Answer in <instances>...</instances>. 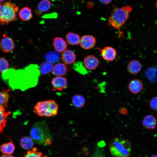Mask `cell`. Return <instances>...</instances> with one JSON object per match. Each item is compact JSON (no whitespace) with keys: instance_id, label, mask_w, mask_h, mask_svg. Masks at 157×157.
<instances>
[{"instance_id":"cell-23","label":"cell","mask_w":157,"mask_h":157,"mask_svg":"<svg viewBox=\"0 0 157 157\" xmlns=\"http://www.w3.org/2000/svg\"><path fill=\"white\" fill-rule=\"evenodd\" d=\"M0 145V149L4 154H12L15 149V145L12 141Z\"/></svg>"},{"instance_id":"cell-6","label":"cell","mask_w":157,"mask_h":157,"mask_svg":"<svg viewBox=\"0 0 157 157\" xmlns=\"http://www.w3.org/2000/svg\"><path fill=\"white\" fill-rule=\"evenodd\" d=\"M96 48L101 51L102 58L106 61H112L117 56V52L111 47L106 46L102 49L98 47Z\"/></svg>"},{"instance_id":"cell-32","label":"cell","mask_w":157,"mask_h":157,"mask_svg":"<svg viewBox=\"0 0 157 157\" xmlns=\"http://www.w3.org/2000/svg\"><path fill=\"white\" fill-rule=\"evenodd\" d=\"M0 157H14L10 154H4L2 155Z\"/></svg>"},{"instance_id":"cell-20","label":"cell","mask_w":157,"mask_h":157,"mask_svg":"<svg viewBox=\"0 0 157 157\" xmlns=\"http://www.w3.org/2000/svg\"><path fill=\"white\" fill-rule=\"evenodd\" d=\"M18 15L20 19L23 21H28L32 17L31 10L27 7H24L20 10Z\"/></svg>"},{"instance_id":"cell-27","label":"cell","mask_w":157,"mask_h":157,"mask_svg":"<svg viewBox=\"0 0 157 157\" xmlns=\"http://www.w3.org/2000/svg\"><path fill=\"white\" fill-rule=\"evenodd\" d=\"M73 67L75 70L81 74L85 75L88 73L87 69L81 62H78L74 63Z\"/></svg>"},{"instance_id":"cell-25","label":"cell","mask_w":157,"mask_h":157,"mask_svg":"<svg viewBox=\"0 0 157 157\" xmlns=\"http://www.w3.org/2000/svg\"><path fill=\"white\" fill-rule=\"evenodd\" d=\"M53 65V64L46 61L43 62L40 65L39 72L43 75H46L52 72Z\"/></svg>"},{"instance_id":"cell-11","label":"cell","mask_w":157,"mask_h":157,"mask_svg":"<svg viewBox=\"0 0 157 157\" xmlns=\"http://www.w3.org/2000/svg\"><path fill=\"white\" fill-rule=\"evenodd\" d=\"M144 87L143 84L140 79H134L131 80L129 83L128 88L129 91L134 94L140 92Z\"/></svg>"},{"instance_id":"cell-7","label":"cell","mask_w":157,"mask_h":157,"mask_svg":"<svg viewBox=\"0 0 157 157\" xmlns=\"http://www.w3.org/2000/svg\"><path fill=\"white\" fill-rule=\"evenodd\" d=\"M96 38L91 35H86L81 38L79 44L83 49L88 50L93 48L96 44Z\"/></svg>"},{"instance_id":"cell-24","label":"cell","mask_w":157,"mask_h":157,"mask_svg":"<svg viewBox=\"0 0 157 157\" xmlns=\"http://www.w3.org/2000/svg\"><path fill=\"white\" fill-rule=\"evenodd\" d=\"M21 147L25 150H29L32 148L34 145V142L31 138L29 136H24L20 140Z\"/></svg>"},{"instance_id":"cell-5","label":"cell","mask_w":157,"mask_h":157,"mask_svg":"<svg viewBox=\"0 0 157 157\" xmlns=\"http://www.w3.org/2000/svg\"><path fill=\"white\" fill-rule=\"evenodd\" d=\"M18 6L10 1L0 2V25L8 24L18 18Z\"/></svg>"},{"instance_id":"cell-2","label":"cell","mask_w":157,"mask_h":157,"mask_svg":"<svg viewBox=\"0 0 157 157\" xmlns=\"http://www.w3.org/2000/svg\"><path fill=\"white\" fill-rule=\"evenodd\" d=\"M132 10L131 6L127 5L121 8L113 6L111 14L108 21V25L117 29L119 34L121 36L122 32L120 29L128 19L129 13Z\"/></svg>"},{"instance_id":"cell-26","label":"cell","mask_w":157,"mask_h":157,"mask_svg":"<svg viewBox=\"0 0 157 157\" xmlns=\"http://www.w3.org/2000/svg\"><path fill=\"white\" fill-rule=\"evenodd\" d=\"M45 58L47 61L52 64L58 62L60 59L59 53L55 51H51L46 53Z\"/></svg>"},{"instance_id":"cell-16","label":"cell","mask_w":157,"mask_h":157,"mask_svg":"<svg viewBox=\"0 0 157 157\" xmlns=\"http://www.w3.org/2000/svg\"><path fill=\"white\" fill-rule=\"evenodd\" d=\"M142 68V65L137 60H132L128 63L127 69L129 73L132 75H135L138 73Z\"/></svg>"},{"instance_id":"cell-28","label":"cell","mask_w":157,"mask_h":157,"mask_svg":"<svg viewBox=\"0 0 157 157\" xmlns=\"http://www.w3.org/2000/svg\"><path fill=\"white\" fill-rule=\"evenodd\" d=\"M9 63L6 59L4 57H0V73H3L8 69Z\"/></svg>"},{"instance_id":"cell-18","label":"cell","mask_w":157,"mask_h":157,"mask_svg":"<svg viewBox=\"0 0 157 157\" xmlns=\"http://www.w3.org/2000/svg\"><path fill=\"white\" fill-rule=\"evenodd\" d=\"M66 39L67 43L71 45L76 46L79 44L81 38L78 34L70 32L66 34Z\"/></svg>"},{"instance_id":"cell-13","label":"cell","mask_w":157,"mask_h":157,"mask_svg":"<svg viewBox=\"0 0 157 157\" xmlns=\"http://www.w3.org/2000/svg\"><path fill=\"white\" fill-rule=\"evenodd\" d=\"M157 123L155 117L151 114L145 116L142 121V126L145 129L150 130L155 129Z\"/></svg>"},{"instance_id":"cell-8","label":"cell","mask_w":157,"mask_h":157,"mask_svg":"<svg viewBox=\"0 0 157 157\" xmlns=\"http://www.w3.org/2000/svg\"><path fill=\"white\" fill-rule=\"evenodd\" d=\"M15 44L13 39L11 37L6 36L3 37L0 42V49L3 52L8 53L13 51Z\"/></svg>"},{"instance_id":"cell-12","label":"cell","mask_w":157,"mask_h":157,"mask_svg":"<svg viewBox=\"0 0 157 157\" xmlns=\"http://www.w3.org/2000/svg\"><path fill=\"white\" fill-rule=\"evenodd\" d=\"M53 45L55 51L58 53H62L67 49V42L60 37H56L53 40Z\"/></svg>"},{"instance_id":"cell-21","label":"cell","mask_w":157,"mask_h":157,"mask_svg":"<svg viewBox=\"0 0 157 157\" xmlns=\"http://www.w3.org/2000/svg\"><path fill=\"white\" fill-rule=\"evenodd\" d=\"M72 105L75 107L81 108L84 106L85 103V100L82 95L77 94L72 97Z\"/></svg>"},{"instance_id":"cell-29","label":"cell","mask_w":157,"mask_h":157,"mask_svg":"<svg viewBox=\"0 0 157 157\" xmlns=\"http://www.w3.org/2000/svg\"><path fill=\"white\" fill-rule=\"evenodd\" d=\"M24 157H42V153L38 151L36 147L27 151Z\"/></svg>"},{"instance_id":"cell-3","label":"cell","mask_w":157,"mask_h":157,"mask_svg":"<svg viewBox=\"0 0 157 157\" xmlns=\"http://www.w3.org/2000/svg\"><path fill=\"white\" fill-rule=\"evenodd\" d=\"M110 152L114 157H129L131 151V146L128 140L120 138H115L110 142Z\"/></svg>"},{"instance_id":"cell-31","label":"cell","mask_w":157,"mask_h":157,"mask_svg":"<svg viewBox=\"0 0 157 157\" xmlns=\"http://www.w3.org/2000/svg\"><path fill=\"white\" fill-rule=\"evenodd\" d=\"M103 4H107L110 3L112 0H99Z\"/></svg>"},{"instance_id":"cell-14","label":"cell","mask_w":157,"mask_h":157,"mask_svg":"<svg viewBox=\"0 0 157 157\" xmlns=\"http://www.w3.org/2000/svg\"><path fill=\"white\" fill-rule=\"evenodd\" d=\"M76 57L75 54L72 50L67 49L62 53L61 59L63 63L69 65L75 63Z\"/></svg>"},{"instance_id":"cell-19","label":"cell","mask_w":157,"mask_h":157,"mask_svg":"<svg viewBox=\"0 0 157 157\" xmlns=\"http://www.w3.org/2000/svg\"><path fill=\"white\" fill-rule=\"evenodd\" d=\"M10 113V111L6 112L5 109L0 107V134L6 126L8 117Z\"/></svg>"},{"instance_id":"cell-35","label":"cell","mask_w":157,"mask_h":157,"mask_svg":"<svg viewBox=\"0 0 157 157\" xmlns=\"http://www.w3.org/2000/svg\"><path fill=\"white\" fill-rule=\"evenodd\" d=\"M5 0H0V2H3Z\"/></svg>"},{"instance_id":"cell-1","label":"cell","mask_w":157,"mask_h":157,"mask_svg":"<svg viewBox=\"0 0 157 157\" xmlns=\"http://www.w3.org/2000/svg\"><path fill=\"white\" fill-rule=\"evenodd\" d=\"M30 135L34 142L43 146L50 145L52 140L48 125L44 121L38 122L33 125Z\"/></svg>"},{"instance_id":"cell-9","label":"cell","mask_w":157,"mask_h":157,"mask_svg":"<svg viewBox=\"0 0 157 157\" xmlns=\"http://www.w3.org/2000/svg\"><path fill=\"white\" fill-rule=\"evenodd\" d=\"M98 59L93 55H88L85 57L83 60V65L85 69L89 70L96 69L99 66Z\"/></svg>"},{"instance_id":"cell-15","label":"cell","mask_w":157,"mask_h":157,"mask_svg":"<svg viewBox=\"0 0 157 157\" xmlns=\"http://www.w3.org/2000/svg\"><path fill=\"white\" fill-rule=\"evenodd\" d=\"M68 67L63 63H58L53 66L52 71V74L56 76H62L66 74L68 72Z\"/></svg>"},{"instance_id":"cell-34","label":"cell","mask_w":157,"mask_h":157,"mask_svg":"<svg viewBox=\"0 0 157 157\" xmlns=\"http://www.w3.org/2000/svg\"><path fill=\"white\" fill-rule=\"evenodd\" d=\"M156 8L157 9V0L156 1Z\"/></svg>"},{"instance_id":"cell-10","label":"cell","mask_w":157,"mask_h":157,"mask_svg":"<svg viewBox=\"0 0 157 157\" xmlns=\"http://www.w3.org/2000/svg\"><path fill=\"white\" fill-rule=\"evenodd\" d=\"M51 83L56 90L62 91L65 89L67 86V79L63 76H56L52 78Z\"/></svg>"},{"instance_id":"cell-22","label":"cell","mask_w":157,"mask_h":157,"mask_svg":"<svg viewBox=\"0 0 157 157\" xmlns=\"http://www.w3.org/2000/svg\"><path fill=\"white\" fill-rule=\"evenodd\" d=\"M10 90V88H9L0 91V107L6 109L8 107V103L9 97L8 92Z\"/></svg>"},{"instance_id":"cell-4","label":"cell","mask_w":157,"mask_h":157,"mask_svg":"<svg viewBox=\"0 0 157 157\" xmlns=\"http://www.w3.org/2000/svg\"><path fill=\"white\" fill-rule=\"evenodd\" d=\"M59 106L53 100H47L38 102L34 106L33 112L39 117H50L56 115Z\"/></svg>"},{"instance_id":"cell-30","label":"cell","mask_w":157,"mask_h":157,"mask_svg":"<svg viewBox=\"0 0 157 157\" xmlns=\"http://www.w3.org/2000/svg\"><path fill=\"white\" fill-rule=\"evenodd\" d=\"M149 106L151 108L155 111H157V97L152 98L149 101Z\"/></svg>"},{"instance_id":"cell-33","label":"cell","mask_w":157,"mask_h":157,"mask_svg":"<svg viewBox=\"0 0 157 157\" xmlns=\"http://www.w3.org/2000/svg\"><path fill=\"white\" fill-rule=\"evenodd\" d=\"M150 157H157V155H154Z\"/></svg>"},{"instance_id":"cell-17","label":"cell","mask_w":157,"mask_h":157,"mask_svg":"<svg viewBox=\"0 0 157 157\" xmlns=\"http://www.w3.org/2000/svg\"><path fill=\"white\" fill-rule=\"evenodd\" d=\"M51 3L49 0H42L38 5L37 9L35 10L36 14L38 16L41 15L43 13L48 11L50 8Z\"/></svg>"}]
</instances>
